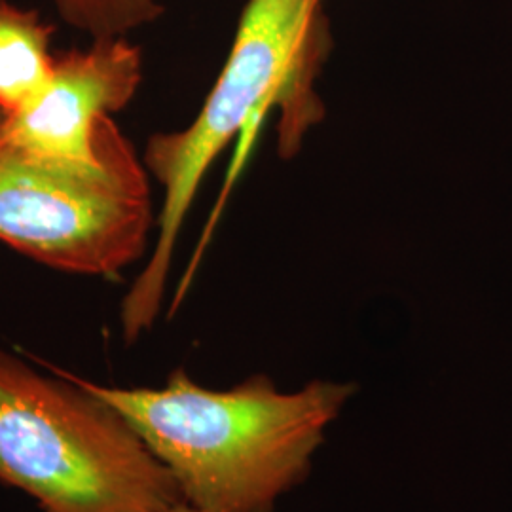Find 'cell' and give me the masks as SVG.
I'll return each mask as SVG.
<instances>
[{
  "instance_id": "obj_1",
  "label": "cell",
  "mask_w": 512,
  "mask_h": 512,
  "mask_svg": "<svg viewBox=\"0 0 512 512\" xmlns=\"http://www.w3.org/2000/svg\"><path fill=\"white\" fill-rule=\"evenodd\" d=\"M332 44L323 4H313V0H249L241 12L230 54L196 120L181 131L156 133L148 139L143 162L162 186L164 202L156 219L158 236L150 260L120 308L126 344L137 342L152 329L162 311L184 220L205 173L220 152L238 139V154L186 281L196 272L222 203L238 179L268 112L279 109V152L283 158H293L311 126L323 120L325 109L313 92V82L321 74Z\"/></svg>"
},
{
  "instance_id": "obj_2",
  "label": "cell",
  "mask_w": 512,
  "mask_h": 512,
  "mask_svg": "<svg viewBox=\"0 0 512 512\" xmlns=\"http://www.w3.org/2000/svg\"><path fill=\"white\" fill-rule=\"evenodd\" d=\"M67 374L129 421L175 478L183 503L211 512H274L308 478L355 393L332 380L285 391L266 374L211 389L184 368L162 387H110Z\"/></svg>"
},
{
  "instance_id": "obj_3",
  "label": "cell",
  "mask_w": 512,
  "mask_h": 512,
  "mask_svg": "<svg viewBox=\"0 0 512 512\" xmlns=\"http://www.w3.org/2000/svg\"><path fill=\"white\" fill-rule=\"evenodd\" d=\"M0 348V484L42 512H165L175 478L129 421L59 366Z\"/></svg>"
},
{
  "instance_id": "obj_4",
  "label": "cell",
  "mask_w": 512,
  "mask_h": 512,
  "mask_svg": "<svg viewBox=\"0 0 512 512\" xmlns=\"http://www.w3.org/2000/svg\"><path fill=\"white\" fill-rule=\"evenodd\" d=\"M97 162L37 156L0 131V241L59 272L118 277L145 255L156 226L147 165L103 118Z\"/></svg>"
},
{
  "instance_id": "obj_5",
  "label": "cell",
  "mask_w": 512,
  "mask_h": 512,
  "mask_svg": "<svg viewBox=\"0 0 512 512\" xmlns=\"http://www.w3.org/2000/svg\"><path fill=\"white\" fill-rule=\"evenodd\" d=\"M143 82V54L128 37L93 38L86 48L55 52L54 73L37 101L0 114L14 145L50 160L97 162L95 133L103 118L126 109Z\"/></svg>"
},
{
  "instance_id": "obj_6",
  "label": "cell",
  "mask_w": 512,
  "mask_h": 512,
  "mask_svg": "<svg viewBox=\"0 0 512 512\" xmlns=\"http://www.w3.org/2000/svg\"><path fill=\"white\" fill-rule=\"evenodd\" d=\"M55 27L38 10L0 0V114L31 107L54 73Z\"/></svg>"
},
{
  "instance_id": "obj_7",
  "label": "cell",
  "mask_w": 512,
  "mask_h": 512,
  "mask_svg": "<svg viewBox=\"0 0 512 512\" xmlns=\"http://www.w3.org/2000/svg\"><path fill=\"white\" fill-rule=\"evenodd\" d=\"M69 27L93 38L128 37L164 16L160 0H52Z\"/></svg>"
},
{
  "instance_id": "obj_8",
  "label": "cell",
  "mask_w": 512,
  "mask_h": 512,
  "mask_svg": "<svg viewBox=\"0 0 512 512\" xmlns=\"http://www.w3.org/2000/svg\"><path fill=\"white\" fill-rule=\"evenodd\" d=\"M165 512H211V511H203V509H196V507H190V505H186V503H181V505H177V507H173V509H169V511Z\"/></svg>"
},
{
  "instance_id": "obj_9",
  "label": "cell",
  "mask_w": 512,
  "mask_h": 512,
  "mask_svg": "<svg viewBox=\"0 0 512 512\" xmlns=\"http://www.w3.org/2000/svg\"><path fill=\"white\" fill-rule=\"evenodd\" d=\"M313 4H323V0H313Z\"/></svg>"
}]
</instances>
